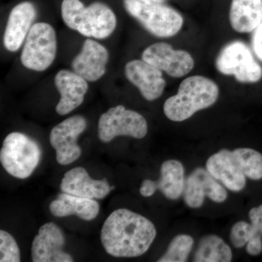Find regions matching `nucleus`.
<instances>
[{
  "label": "nucleus",
  "instance_id": "obj_9",
  "mask_svg": "<svg viewBox=\"0 0 262 262\" xmlns=\"http://www.w3.org/2000/svg\"><path fill=\"white\" fill-rule=\"evenodd\" d=\"M86 127V119L81 115H75L68 117L52 129L50 143L56 151L58 164L70 165L79 159L82 150L77 144V139Z\"/></svg>",
  "mask_w": 262,
  "mask_h": 262
},
{
  "label": "nucleus",
  "instance_id": "obj_15",
  "mask_svg": "<svg viewBox=\"0 0 262 262\" xmlns=\"http://www.w3.org/2000/svg\"><path fill=\"white\" fill-rule=\"evenodd\" d=\"M60 189L62 192L94 200H102L112 191L106 178L95 180L82 167H76L66 172Z\"/></svg>",
  "mask_w": 262,
  "mask_h": 262
},
{
  "label": "nucleus",
  "instance_id": "obj_18",
  "mask_svg": "<svg viewBox=\"0 0 262 262\" xmlns=\"http://www.w3.org/2000/svg\"><path fill=\"white\" fill-rule=\"evenodd\" d=\"M206 170L225 187L232 192L242 191L246 185V177L232 156V151L221 149L206 162Z\"/></svg>",
  "mask_w": 262,
  "mask_h": 262
},
{
  "label": "nucleus",
  "instance_id": "obj_23",
  "mask_svg": "<svg viewBox=\"0 0 262 262\" xmlns=\"http://www.w3.org/2000/svg\"><path fill=\"white\" fill-rule=\"evenodd\" d=\"M232 156L246 178L262 179V155L251 148H238L232 151Z\"/></svg>",
  "mask_w": 262,
  "mask_h": 262
},
{
  "label": "nucleus",
  "instance_id": "obj_12",
  "mask_svg": "<svg viewBox=\"0 0 262 262\" xmlns=\"http://www.w3.org/2000/svg\"><path fill=\"white\" fill-rule=\"evenodd\" d=\"M64 245L65 237L62 229L53 222L45 224L32 241V261H74L72 256L63 251Z\"/></svg>",
  "mask_w": 262,
  "mask_h": 262
},
{
  "label": "nucleus",
  "instance_id": "obj_8",
  "mask_svg": "<svg viewBox=\"0 0 262 262\" xmlns=\"http://www.w3.org/2000/svg\"><path fill=\"white\" fill-rule=\"evenodd\" d=\"M147 132L146 119L141 114L127 110L122 105L110 108L98 120V137L104 143L122 136L141 139L145 137Z\"/></svg>",
  "mask_w": 262,
  "mask_h": 262
},
{
  "label": "nucleus",
  "instance_id": "obj_21",
  "mask_svg": "<svg viewBox=\"0 0 262 262\" xmlns=\"http://www.w3.org/2000/svg\"><path fill=\"white\" fill-rule=\"evenodd\" d=\"M185 182L183 164L179 160H168L162 164L160 179L155 181V184L165 198L175 201L183 195Z\"/></svg>",
  "mask_w": 262,
  "mask_h": 262
},
{
  "label": "nucleus",
  "instance_id": "obj_1",
  "mask_svg": "<svg viewBox=\"0 0 262 262\" xmlns=\"http://www.w3.org/2000/svg\"><path fill=\"white\" fill-rule=\"evenodd\" d=\"M156 235V227L151 221L130 210L119 208L103 223L101 241L110 256L135 258L149 249Z\"/></svg>",
  "mask_w": 262,
  "mask_h": 262
},
{
  "label": "nucleus",
  "instance_id": "obj_11",
  "mask_svg": "<svg viewBox=\"0 0 262 262\" xmlns=\"http://www.w3.org/2000/svg\"><path fill=\"white\" fill-rule=\"evenodd\" d=\"M184 202L191 208H199L208 196L212 201L222 203L228 196L225 188L203 168H196L186 179L184 193Z\"/></svg>",
  "mask_w": 262,
  "mask_h": 262
},
{
  "label": "nucleus",
  "instance_id": "obj_25",
  "mask_svg": "<svg viewBox=\"0 0 262 262\" xmlns=\"http://www.w3.org/2000/svg\"><path fill=\"white\" fill-rule=\"evenodd\" d=\"M0 261H20V252L14 237L6 231L0 230Z\"/></svg>",
  "mask_w": 262,
  "mask_h": 262
},
{
  "label": "nucleus",
  "instance_id": "obj_6",
  "mask_svg": "<svg viewBox=\"0 0 262 262\" xmlns=\"http://www.w3.org/2000/svg\"><path fill=\"white\" fill-rule=\"evenodd\" d=\"M215 67L222 75L233 76L241 83H256L262 79V67L250 48L241 41H234L221 50Z\"/></svg>",
  "mask_w": 262,
  "mask_h": 262
},
{
  "label": "nucleus",
  "instance_id": "obj_7",
  "mask_svg": "<svg viewBox=\"0 0 262 262\" xmlns=\"http://www.w3.org/2000/svg\"><path fill=\"white\" fill-rule=\"evenodd\" d=\"M56 32L49 24H34L26 38L20 61L28 70L43 72L54 61L56 56Z\"/></svg>",
  "mask_w": 262,
  "mask_h": 262
},
{
  "label": "nucleus",
  "instance_id": "obj_24",
  "mask_svg": "<svg viewBox=\"0 0 262 262\" xmlns=\"http://www.w3.org/2000/svg\"><path fill=\"white\" fill-rule=\"evenodd\" d=\"M194 246V239L189 234H179L169 244L166 252L158 260V262L187 261Z\"/></svg>",
  "mask_w": 262,
  "mask_h": 262
},
{
  "label": "nucleus",
  "instance_id": "obj_22",
  "mask_svg": "<svg viewBox=\"0 0 262 262\" xmlns=\"http://www.w3.org/2000/svg\"><path fill=\"white\" fill-rule=\"evenodd\" d=\"M232 259V249L215 234H208L200 241L193 257L196 262H229Z\"/></svg>",
  "mask_w": 262,
  "mask_h": 262
},
{
  "label": "nucleus",
  "instance_id": "obj_19",
  "mask_svg": "<svg viewBox=\"0 0 262 262\" xmlns=\"http://www.w3.org/2000/svg\"><path fill=\"white\" fill-rule=\"evenodd\" d=\"M49 210L52 214L59 218L75 215L81 220L92 221L98 216L100 206L96 200L62 192L51 202Z\"/></svg>",
  "mask_w": 262,
  "mask_h": 262
},
{
  "label": "nucleus",
  "instance_id": "obj_2",
  "mask_svg": "<svg viewBox=\"0 0 262 262\" xmlns=\"http://www.w3.org/2000/svg\"><path fill=\"white\" fill-rule=\"evenodd\" d=\"M219 97L220 88L214 81L204 76H191L181 82L177 94L165 101L164 114L171 121L183 122L211 107Z\"/></svg>",
  "mask_w": 262,
  "mask_h": 262
},
{
  "label": "nucleus",
  "instance_id": "obj_20",
  "mask_svg": "<svg viewBox=\"0 0 262 262\" xmlns=\"http://www.w3.org/2000/svg\"><path fill=\"white\" fill-rule=\"evenodd\" d=\"M229 19L235 32H253L262 24V0H232Z\"/></svg>",
  "mask_w": 262,
  "mask_h": 262
},
{
  "label": "nucleus",
  "instance_id": "obj_13",
  "mask_svg": "<svg viewBox=\"0 0 262 262\" xmlns=\"http://www.w3.org/2000/svg\"><path fill=\"white\" fill-rule=\"evenodd\" d=\"M127 80L140 91L146 101L158 99L165 90L166 82L163 72L144 60H133L125 67Z\"/></svg>",
  "mask_w": 262,
  "mask_h": 262
},
{
  "label": "nucleus",
  "instance_id": "obj_31",
  "mask_svg": "<svg viewBox=\"0 0 262 262\" xmlns=\"http://www.w3.org/2000/svg\"><path fill=\"white\" fill-rule=\"evenodd\" d=\"M152 1L157 2V3H163L165 0H152Z\"/></svg>",
  "mask_w": 262,
  "mask_h": 262
},
{
  "label": "nucleus",
  "instance_id": "obj_10",
  "mask_svg": "<svg viewBox=\"0 0 262 262\" xmlns=\"http://www.w3.org/2000/svg\"><path fill=\"white\" fill-rule=\"evenodd\" d=\"M142 60L174 78L188 75L194 67V58L190 53L174 50L165 42L155 43L146 48L143 52Z\"/></svg>",
  "mask_w": 262,
  "mask_h": 262
},
{
  "label": "nucleus",
  "instance_id": "obj_4",
  "mask_svg": "<svg viewBox=\"0 0 262 262\" xmlns=\"http://www.w3.org/2000/svg\"><path fill=\"white\" fill-rule=\"evenodd\" d=\"M127 13L155 37L177 35L184 25V18L177 10L152 0H123Z\"/></svg>",
  "mask_w": 262,
  "mask_h": 262
},
{
  "label": "nucleus",
  "instance_id": "obj_16",
  "mask_svg": "<svg viewBox=\"0 0 262 262\" xmlns=\"http://www.w3.org/2000/svg\"><path fill=\"white\" fill-rule=\"evenodd\" d=\"M37 16L35 6L30 2H22L10 11L3 42L8 51H18L23 45Z\"/></svg>",
  "mask_w": 262,
  "mask_h": 262
},
{
  "label": "nucleus",
  "instance_id": "obj_28",
  "mask_svg": "<svg viewBox=\"0 0 262 262\" xmlns=\"http://www.w3.org/2000/svg\"><path fill=\"white\" fill-rule=\"evenodd\" d=\"M252 47L255 55L262 61V24L253 31Z\"/></svg>",
  "mask_w": 262,
  "mask_h": 262
},
{
  "label": "nucleus",
  "instance_id": "obj_17",
  "mask_svg": "<svg viewBox=\"0 0 262 262\" xmlns=\"http://www.w3.org/2000/svg\"><path fill=\"white\" fill-rule=\"evenodd\" d=\"M54 81L61 96L56 106L58 115H67L83 103L89 84L81 76L75 72L63 70L56 74Z\"/></svg>",
  "mask_w": 262,
  "mask_h": 262
},
{
  "label": "nucleus",
  "instance_id": "obj_27",
  "mask_svg": "<svg viewBox=\"0 0 262 262\" xmlns=\"http://www.w3.org/2000/svg\"><path fill=\"white\" fill-rule=\"evenodd\" d=\"M251 225L257 233L262 234V205L251 208L248 213Z\"/></svg>",
  "mask_w": 262,
  "mask_h": 262
},
{
  "label": "nucleus",
  "instance_id": "obj_14",
  "mask_svg": "<svg viewBox=\"0 0 262 262\" xmlns=\"http://www.w3.org/2000/svg\"><path fill=\"white\" fill-rule=\"evenodd\" d=\"M108 61L106 48L96 41L88 39L80 53L72 61V68L88 82H96L106 73Z\"/></svg>",
  "mask_w": 262,
  "mask_h": 262
},
{
  "label": "nucleus",
  "instance_id": "obj_3",
  "mask_svg": "<svg viewBox=\"0 0 262 262\" xmlns=\"http://www.w3.org/2000/svg\"><path fill=\"white\" fill-rule=\"evenodd\" d=\"M61 9L66 25L84 37L105 39L116 29V15L101 2H94L86 7L80 0H63Z\"/></svg>",
  "mask_w": 262,
  "mask_h": 262
},
{
  "label": "nucleus",
  "instance_id": "obj_30",
  "mask_svg": "<svg viewBox=\"0 0 262 262\" xmlns=\"http://www.w3.org/2000/svg\"><path fill=\"white\" fill-rule=\"evenodd\" d=\"M158 190L155 184V181L150 180V179H145L141 183L140 189V193L141 195L145 196V198H149V196H152L153 194Z\"/></svg>",
  "mask_w": 262,
  "mask_h": 262
},
{
  "label": "nucleus",
  "instance_id": "obj_26",
  "mask_svg": "<svg viewBox=\"0 0 262 262\" xmlns=\"http://www.w3.org/2000/svg\"><path fill=\"white\" fill-rule=\"evenodd\" d=\"M257 234L251 224L241 221L232 226L229 239L234 247L241 248L246 246L248 241Z\"/></svg>",
  "mask_w": 262,
  "mask_h": 262
},
{
  "label": "nucleus",
  "instance_id": "obj_5",
  "mask_svg": "<svg viewBox=\"0 0 262 262\" xmlns=\"http://www.w3.org/2000/svg\"><path fill=\"white\" fill-rule=\"evenodd\" d=\"M41 151L39 144L22 133L8 134L0 150V162L12 177L29 178L39 165Z\"/></svg>",
  "mask_w": 262,
  "mask_h": 262
},
{
  "label": "nucleus",
  "instance_id": "obj_29",
  "mask_svg": "<svg viewBox=\"0 0 262 262\" xmlns=\"http://www.w3.org/2000/svg\"><path fill=\"white\" fill-rule=\"evenodd\" d=\"M246 251L251 256H256L262 252V239L261 234L253 236L246 245Z\"/></svg>",
  "mask_w": 262,
  "mask_h": 262
}]
</instances>
